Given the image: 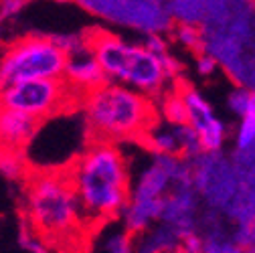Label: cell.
<instances>
[{
	"mask_svg": "<svg viewBox=\"0 0 255 253\" xmlns=\"http://www.w3.org/2000/svg\"><path fill=\"white\" fill-rule=\"evenodd\" d=\"M89 231L120 219L132 182L128 146L91 140L67 170Z\"/></svg>",
	"mask_w": 255,
	"mask_h": 253,
	"instance_id": "6da1fadb",
	"label": "cell"
},
{
	"mask_svg": "<svg viewBox=\"0 0 255 253\" xmlns=\"http://www.w3.org/2000/svg\"><path fill=\"white\" fill-rule=\"evenodd\" d=\"M87 47L98 59L106 81L130 87L154 104L176 87L180 65L172 53L156 55L142 39H130L98 26L87 30Z\"/></svg>",
	"mask_w": 255,
	"mask_h": 253,
	"instance_id": "7a4b0ae2",
	"label": "cell"
},
{
	"mask_svg": "<svg viewBox=\"0 0 255 253\" xmlns=\"http://www.w3.org/2000/svg\"><path fill=\"white\" fill-rule=\"evenodd\" d=\"M24 227L57 253H79L89 237L67 172H28L22 186Z\"/></svg>",
	"mask_w": 255,
	"mask_h": 253,
	"instance_id": "3957f363",
	"label": "cell"
},
{
	"mask_svg": "<svg viewBox=\"0 0 255 253\" xmlns=\"http://www.w3.org/2000/svg\"><path fill=\"white\" fill-rule=\"evenodd\" d=\"M132 182L118 223L132 235H140L160 221L166 197L180 182L190 180V162L176 156H158L140 144H130Z\"/></svg>",
	"mask_w": 255,
	"mask_h": 253,
	"instance_id": "277c9868",
	"label": "cell"
},
{
	"mask_svg": "<svg viewBox=\"0 0 255 253\" xmlns=\"http://www.w3.org/2000/svg\"><path fill=\"white\" fill-rule=\"evenodd\" d=\"M79 110L93 140L120 146L140 144L158 118V106L150 98L112 81L83 96Z\"/></svg>",
	"mask_w": 255,
	"mask_h": 253,
	"instance_id": "5b68a950",
	"label": "cell"
},
{
	"mask_svg": "<svg viewBox=\"0 0 255 253\" xmlns=\"http://www.w3.org/2000/svg\"><path fill=\"white\" fill-rule=\"evenodd\" d=\"M91 140L77 104L39 122L20 158L28 172H67Z\"/></svg>",
	"mask_w": 255,
	"mask_h": 253,
	"instance_id": "8992f818",
	"label": "cell"
},
{
	"mask_svg": "<svg viewBox=\"0 0 255 253\" xmlns=\"http://www.w3.org/2000/svg\"><path fill=\"white\" fill-rule=\"evenodd\" d=\"M67 51L55 35L28 33L0 49V87L33 79H61Z\"/></svg>",
	"mask_w": 255,
	"mask_h": 253,
	"instance_id": "52a82bcc",
	"label": "cell"
},
{
	"mask_svg": "<svg viewBox=\"0 0 255 253\" xmlns=\"http://www.w3.org/2000/svg\"><path fill=\"white\" fill-rule=\"evenodd\" d=\"M188 162L190 180L203 209L227 219L239 195V176L233 156L227 152H201Z\"/></svg>",
	"mask_w": 255,
	"mask_h": 253,
	"instance_id": "ba28073f",
	"label": "cell"
},
{
	"mask_svg": "<svg viewBox=\"0 0 255 253\" xmlns=\"http://www.w3.org/2000/svg\"><path fill=\"white\" fill-rule=\"evenodd\" d=\"M87 14L108 26L132 30L138 37L168 35L172 18L164 2L148 0H73Z\"/></svg>",
	"mask_w": 255,
	"mask_h": 253,
	"instance_id": "9c48e42d",
	"label": "cell"
},
{
	"mask_svg": "<svg viewBox=\"0 0 255 253\" xmlns=\"http://www.w3.org/2000/svg\"><path fill=\"white\" fill-rule=\"evenodd\" d=\"M77 104L79 100L63 79H33L0 87V108L30 118L37 124Z\"/></svg>",
	"mask_w": 255,
	"mask_h": 253,
	"instance_id": "30bf717a",
	"label": "cell"
},
{
	"mask_svg": "<svg viewBox=\"0 0 255 253\" xmlns=\"http://www.w3.org/2000/svg\"><path fill=\"white\" fill-rule=\"evenodd\" d=\"M176 91L186 112V126H190V130L197 134L203 152H225L227 140L231 136L229 124L217 116L213 104L199 87L178 81Z\"/></svg>",
	"mask_w": 255,
	"mask_h": 253,
	"instance_id": "8fae6325",
	"label": "cell"
},
{
	"mask_svg": "<svg viewBox=\"0 0 255 253\" xmlns=\"http://www.w3.org/2000/svg\"><path fill=\"white\" fill-rule=\"evenodd\" d=\"M231 156L239 176V195L227 223L241 247H255V144L245 152H231Z\"/></svg>",
	"mask_w": 255,
	"mask_h": 253,
	"instance_id": "7c38bea8",
	"label": "cell"
},
{
	"mask_svg": "<svg viewBox=\"0 0 255 253\" xmlns=\"http://www.w3.org/2000/svg\"><path fill=\"white\" fill-rule=\"evenodd\" d=\"M140 146H144L148 152L158 156H176V158H184V160H193L203 152L201 142L197 134L190 130V126L172 124L160 116L148 128Z\"/></svg>",
	"mask_w": 255,
	"mask_h": 253,
	"instance_id": "4fadbf2b",
	"label": "cell"
},
{
	"mask_svg": "<svg viewBox=\"0 0 255 253\" xmlns=\"http://www.w3.org/2000/svg\"><path fill=\"white\" fill-rule=\"evenodd\" d=\"M201 215H203V205L193 188V180H186L180 182L166 197L158 223L172 227L182 237H193L199 235Z\"/></svg>",
	"mask_w": 255,
	"mask_h": 253,
	"instance_id": "5bb4252c",
	"label": "cell"
},
{
	"mask_svg": "<svg viewBox=\"0 0 255 253\" xmlns=\"http://www.w3.org/2000/svg\"><path fill=\"white\" fill-rule=\"evenodd\" d=\"M61 79L65 81V85L77 100H81L89 91L98 89L102 83H106V75L95 55L87 47V43L67 53L65 71H63Z\"/></svg>",
	"mask_w": 255,
	"mask_h": 253,
	"instance_id": "9a60e30c",
	"label": "cell"
},
{
	"mask_svg": "<svg viewBox=\"0 0 255 253\" xmlns=\"http://www.w3.org/2000/svg\"><path fill=\"white\" fill-rule=\"evenodd\" d=\"M199 237H201L199 253H243V247L231 235L227 219L213 211L203 209L199 223Z\"/></svg>",
	"mask_w": 255,
	"mask_h": 253,
	"instance_id": "2e32d148",
	"label": "cell"
},
{
	"mask_svg": "<svg viewBox=\"0 0 255 253\" xmlns=\"http://www.w3.org/2000/svg\"><path fill=\"white\" fill-rule=\"evenodd\" d=\"M79 253H134V235L118 221L93 229Z\"/></svg>",
	"mask_w": 255,
	"mask_h": 253,
	"instance_id": "e0dca14e",
	"label": "cell"
},
{
	"mask_svg": "<svg viewBox=\"0 0 255 253\" xmlns=\"http://www.w3.org/2000/svg\"><path fill=\"white\" fill-rule=\"evenodd\" d=\"M35 128V120L0 108V152H20Z\"/></svg>",
	"mask_w": 255,
	"mask_h": 253,
	"instance_id": "ac0fdd59",
	"label": "cell"
},
{
	"mask_svg": "<svg viewBox=\"0 0 255 253\" xmlns=\"http://www.w3.org/2000/svg\"><path fill=\"white\" fill-rule=\"evenodd\" d=\"M186 237L164 223H156L140 235H134V253H172Z\"/></svg>",
	"mask_w": 255,
	"mask_h": 253,
	"instance_id": "d6986e66",
	"label": "cell"
},
{
	"mask_svg": "<svg viewBox=\"0 0 255 253\" xmlns=\"http://www.w3.org/2000/svg\"><path fill=\"white\" fill-rule=\"evenodd\" d=\"M255 144V108L235 120L233 128V152H245Z\"/></svg>",
	"mask_w": 255,
	"mask_h": 253,
	"instance_id": "ffe728a7",
	"label": "cell"
},
{
	"mask_svg": "<svg viewBox=\"0 0 255 253\" xmlns=\"http://www.w3.org/2000/svg\"><path fill=\"white\" fill-rule=\"evenodd\" d=\"M168 41L174 43L176 47L190 51V53H201L203 47V37H201V30L197 26H190V24H174L168 30Z\"/></svg>",
	"mask_w": 255,
	"mask_h": 253,
	"instance_id": "44dd1931",
	"label": "cell"
},
{
	"mask_svg": "<svg viewBox=\"0 0 255 253\" xmlns=\"http://www.w3.org/2000/svg\"><path fill=\"white\" fill-rule=\"evenodd\" d=\"M225 104H227L229 114L237 120L239 116H243V114H247L251 108H255V91H251V89H247V87H243V85H235V87L227 93Z\"/></svg>",
	"mask_w": 255,
	"mask_h": 253,
	"instance_id": "7402d4cb",
	"label": "cell"
},
{
	"mask_svg": "<svg viewBox=\"0 0 255 253\" xmlns=\"http://www.w3.org/2000/svg\"><path fill=\"white\" fill-rule=\"evenodd\" d=\"M0 174L4 178H20L28 174L20 152H0Z\"/></svg>",
	"mask_w": 255,
	"mask_h": 253,
	"instance_id": "603a6c76",
	"label": "cell"
},
{
	"mask_svg": "<svg viewBox=\"0 0 255 253\" xmlns=\"http://www.w3.org/2000/svg\"><path fill=\"white\" fill-rule=\"evenodd\" d=\"M197 71L201 77H213L219 71L217 61L205 53H197Z\"/></svg>",
	"mask_w": 255,
	"mask_h": 253,
	"instance_id": "cb8c5ba5",
	"label": "cell"
},
{
	"mask_svg": "<svg viewBox=\"0 0 255 253\" xmlns=\"http://www.w3.org/2000/svg\"><path fill=\"white\" fill-rule=\"evenodd\" d=\"M243 253H255V247H243Z\"/></svg>",
	"mask_w": 255,
	"mask_h": 253,
	"instance_id": "d4e9b609",
	"label": "cell"
},
{
	"mask_svg": "<svg viewBox=\"0 0 255 253\" xmlns=\"http://www.w3.org/2000/svg\"><path fill=\"white\" fill-rule=\"evenodd\" d=\"M148 2H164V0H148Z\"/></svg>",
	"mask_w": 255,
	"mask_h": 253,
	"instance_id": "484cf974",
	"label": "cell"
},
{
	"mask_svg": "<svg viewBox=\"0 0 255 253\" xmlns=\"http://www.w3.org/2000/svg\"><path fill=\"white\" fill-rule=\"evenodd\" d=\"M253 2H255V0H253Z\"/></svg>",
	"mask_w": 255,
	"mask_h": 253,
	"instance_id": "4316f807",
	"label": "cell"
}]
</instances>
